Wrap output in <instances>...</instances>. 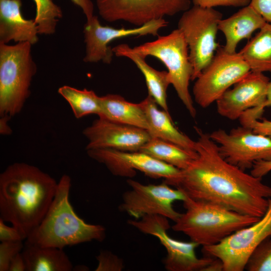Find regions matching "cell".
Masks as SVG:
<instances>
[{"mask_svg": "<svg viewBox=\"0 0 271 271\" xmlns=\"http://www.w3.org/2000/svg\"><path fill=\"white\" fill-rule=\"evenodd\" d=\"M196 157L175 179L165 182L193 200L207 202L237 213L260 218L265 213L271 186L225 160L218 145L195 127Z\"/></svg>", "mask_w": 271, "mask_h": 271, "instance_id": "1", "label": "cell"}, {"mask_svg": "<svg viewBox=\"0 0 271 271\" xmlns=\"http://www.w3.org/2000/svg\"><path fill=\"white\" fill-rule=\"evenodd\" d=\"M57 184L35 166L11 164L0 175V218L17 228L27 239L45 216Z\"/></svg>", "mask_w": 271, "mask_h": 271, "instance_id": "2", "label": "cell"}, {"mask_svg": "<svg viewBox=\"0 0 271 271\" xmlns=\"http://www.w3.org/2000/svg\"><path fill=\"white\" fill-rule=\"evenodd\" d=\"M71 186L70 176L63 175L45 216L26 240L41 246L63 249L104 239L106 230L102 225L87 223L74 211L69 201Z\"/></svg>", "mask_w": 271, "mask_h": 271, "instance_id": "3", "label": "cell"}, {"mask_svg": "<svg viewBox=\"0 0 271 271\" xmlns=\"http://www.w3.org/2000/svg\"><path fill=\"white\" fill-rule=\"evenodd\" d=\"M185 212L172 226L203 247L218 243L260 218L241 214L213 203L189 197L183 202Z\"/></svg>", "mask_w": 271, "mask_h": 271, "instance_id": "4", "label": "cell"}, {"mask_svg": "<svg viewBox=\"0 0 271 271\" xmlns=\"http://www.w3.org/2000/svg\"><path fill=\"white\" fill-rule=\"evenodd\" d=\"M32 45L29 42L0 43V116L12 117L19 113L31 94L37 72Z\"/></svg>", "mask_w": 271, "mask_h": 271, "instance_id": "5", "label": "cell"}, {"mask_svg": "<svg viewBox=\"0 0 271 271\" xmlns=\"http://www.w3.org/2000/svg\"><path fill=\"white\" fill-rule=\"evenodd\" d=\"M132 49L146 58L148 56L157 58L165 65L171 84L190 115L195 118L196 110L189 90L193 69L188 45L182 32L177 28L167 35L158 36L155 41Z\"/></svg>", "mask_w": 271, "mask_h": 271, "instance_id": "6", "label": "cell"}, {"mask_svg": "<svg viewBox=\"0 0 271 271\" xmlns=\"http://www.w3.org/2000/svg\"><path fill=\"white\" fill-rule=\"evenodd\" d=\"M222 16L214 8L194 5L183 12L178 21V29L188 45L193 69L191 80H195L210 63L219 47L216 37Z\"/></svg>", "mask_w": 271, "mask_h": 271, "instance_id": "7", "label": "cell"}, {"mask_svg": "<svg viewBox=\"0 0 271 271\" xmlns=\"http://www.w3.org/2000/svg\"><path fill=\"white\" fill-rule=\"evenodd\" d=\"M250 71L239 52L229 53L219 47L210 63L195 79V101L201 107H207Z\"/></svg>", "mask_w": 271, "mask_h": 271, "instance_id": "8", "label": "cell"}, {"mask_svg": "<svg viewBox=\"0 0 271 271\" xmlns=\"http://www.w3.org/2000/svg\"><path fill=\"white\" fill-rule=\"evenodd\" d=\"M128 223L141 232L159 239L167 252L163 263L168 271H206L215 259L210 256L199 258L195 252L199 245L197 243L184 242L170 236L167 232L170 228L169 219L165 216L147 215L139 219L129 220Z\"/></svg>", "mask_w": 271, "mask_h": 271, "instance_id": "9", "label": "cell"}, {"mask_svg": "<svg viewBox=\"0 0 271 271\" xmlns=\"http://www.w3.org/2000/svg\"><path fill=\"white\" fill-rule=\"evenodd\" d=\"M271 236V197L264 214L254 223L232 233L217 244L203 247L210 256L219 259L223 271H242L254 249Z\"/></svg>", "mask_w": 271, "mask_h": 271, "instance_id": "10", "label": "cell"}, {"mask_svg": "<svg viewBox=\"0 0 271 271\" xmlns=\"http://www.w3.org/2000/svg\"><path fill=\"white\" fill-rule=\"evenodd\" d=\"M127 183L130 189L123 194L119 208L134 219L159 215L175 222L180 216L181 213L174 208L173 203L186 199L187 197L181 190L172 188L165 182L145 185L128 179Z\"/></svg>", "mask_w": 271, "mask_h": 271, "instance_id": "11", "label": "cell"}, {"mask_svg": "<svg viewBox=\"0 0 271 271\" xmlns=\"http://www.w3.org/2000/svg\"><path fill=\"white\" fill-rule=\"evenodd\" d=\"M209 135L218 145L221 156L242 170L251 169L255 162L271 161V138L249 127L241 125L229 133L219 128Z\"/></svg>", "mask_w": 271, "mask_h": 271, "instance_id": "12", "label": "cell"}, {"mask_svg": "<svg viewBox=\"0 0 271 271\" xmlns=\"http://www.w3.org/2000/svg\"><path fill=\"white\" fill-rule=\"evenodd\" d=\"M100 17L108 22L123 21L136 27L172 16L190 8V0H96Z\"/></svg>", "mask_w": 271, "mask_h": 271, "instance_id": "13", "label": "cell"}, {"mask_svg": "<svg viewBox=\"0 0 271 271\" xmlns=\"http://www.w3.org/2000/svg\"><path fill=\"white\" fill-rule=\"evenodd\" d=\"M88 156L103 164L114 175L132 178L136 171L154 179L164 178V182L176 179L181 170L140 151L127 152L111 149L86 150Z\"/></svg>", "mask_w": 271, "mask_h": 271, "instance_id": "14", "label": "cell"}, {"mask_svg": "<svg viewBox=\"0 0 271 271\" xmlns=\"http://www.w3.org/2000/svg\"><path fill=\"white\" fill-rule=\"evenodd\" d=\"M168 22L164 18L153 20L142 26L131 29H116L102 26L98 17L94 15L86 21L84 26L85 53L83 61L86 63L100 61L111 63L114 53L109 44L112 41L123 37L148 35L157 36L159 31L167 26Z\"/></svg>", "mask_w": 271, "mask_h": 271, "instance_id": "15", "label": "cell"}, {"mask_svg": "<svg viewBox=\"0 0 271 271\" xmlns=\"http://www.w3.org/2000/svg\"><path fill=\"white\" fill-rule=\"evenodd\" d=\"M82 132L88 140L86 150L111 149L139 151L151 138L145 129L99 117Z\"/></svg>", "mask_w": 271, "mask_h": 271, "instance_id": "16", "label": "cell"}, {"mask_svg": "<svg viewBox=\"0 0 271 271\" xmlns=\"http://www.w3.org/2000/svg\"><path fill=\"white\" fill-rule=\"evenodd\" d=\"M269 82L263 73L250 71L216 101L218 113L234 120L249 109L258 106L264 109Z\"/></svg>", "mask_w": 271, "mask_h": 271, "instance_id": "17", "label": "cell"}, {"mask_svg": "<svg viewBox=\"0 0 271 271\" xmlns=\"http://www.w3.org/2000/svg\"><path fill=\"white\" fill-rule=\"evenodd\" d=\"M22 0H0V43L38 41L37 26L34 20L25 19L21 11Z\"/></svg>", "mask_w": 271, "mask_h": 271, "instance_id": "18", "label": "cell"}, {"mask_svg": "<svg viewBox=\"0 0 271 271\" xmlns=\"http://www.w3.org/2000/svg\"><path fill=\"white\" fill-rule=\"evenodd\" d=\"M266 23L262 17L249 5L242 7L226 19H222L218 29L225 38L223 49L229 53L236 52L240 41L250 39L252 33L260 29Z\"/></svg>", "mask_w": 271, "mask_h": 271, "instance_id": "19", "label": "cell"}, {"mask_svg": "<svg viewBox=\"0 0 271 271\" xmlns=\"http://www.w3.org/2000/svg\"><path fill=\"white\" fill-rule=\"evenodd\" d=\"M152 138L174 144L192 152H196V141L179 131L174 125L169 113L159 109L155 101L149 95L141 102Z\"/></svg>", "mask_w": 271, "mask_h": 271, "instance_id": "20", "label": "cell"}, {"mask_svg": "<svg viewBox=\"0 0 271 271\" xmlns=\"http://www.w3.org/2000/svg\"><path fill=\"white\" fill-rule=\"evenodd\" d=\"M114 54L131 60L144 76L148 95L153 98L163 110L169 113L167 102V90L171 84L168 72L158 71L150 66L146 57L134 52L126 44H121L112 48Z\"/></svg>", "mask_w": 271, "mask_h": 271, "instance_id": "21", "label": "cell"}, {"mask_svg": "<svg viewBox=\"0 0 271 271\" xmlns=\"http://www.w3.org/2000/svg\"><path fill=\"white\" fill-rule=\"evenodd\" d=\"M22 253L26 271H71L73 269L63 249L41 246L26 240Z\"/></svg>", "mask_w": 271, "mask_h": 271, "instance_id": "22", "label": "cell"}, {"mask_svg": "<svg viewBox=\"0 0 271 271\" xmlns=\"http://www.w3.org/2000/svg\"><path fill=\"white\" fill-rule=\"evenodd\" d=\"M101 112L99 118L129 125L146 130L148 124L141 102L134 103L118 94L100 96Z\"/></svg>", "mask_w": 271, "mask_h": 271, "instance_id": "23", "label": "cell"}, {"mask_svg": "<svg viewBox=\"0 0 271 271\" xmlns=\"http://www.w3.org/2000/svg\"><path fill=\"white\" fill-rule=\"evenodd\" d=\"M238 52L251 71L271 73V23L266 22Z\"/></svg>", "mask_w": 271, "mask_h": 271, "instance_id": "24", "label": "cell"}, {"mask_svg": "<svg viewBox=\"0 0 271 271\" xmlns=\"http://www.w3.org/2000/svg\"><path fill=\"white\" fill-rule=\"evenodd\" d=\"M139 151L180 170L187 168L197 156L196 152H190L172 143L152 137Z\"/></svg>", "mask_w": 271, "mask_h": 271, "instance_id": "25", "label": "cell"}, {"mask_svg": "<svg viewBox=\"0 0 271 271\" xmlns=\"http://www.w3.org/2000/svg\"><path fill=\"white\" fill-rule=\"evenodd\" d=\"M58 92L68 103L76 118H80L91 114L98 116L100 115V96L93 91L64 85L58 89Z\"/></svg>", "mask_w": 271, "mask_h": 271, "instance_id": "26", "label": "cell"}, {"mask_svg": "<svg viewBox=\"0 0 271 271\" xmlns=\"http://www.w3.org/2000/svg\"><path fill=\"white\" fill-rule=\"evenodd\" d=\"M33 1L36 6L34 21L37 24L39 34H54L59 20L63 16L61 8L52 0Z\"/></svg>", "mask_w": 271, "mask_h": 271, "instance_id": "27", "label": "cell"}, {"mask_svg": "<svg viewBox=\"0 0 271 271\" xmlns=\"http://www.w3.org/2000/svg\"><path fill=\"white\" fill-rule=\"evenodd\" d=\"M245 269L248 271H271V236L254 249L246 262Z\"/></svg>", "mask_w": 271, "mask_h": 271, "instance_id": "28", "label": "cell"}, {"mask_svg": "<svg viewBox=\"0 0 271 271\" xmlns=\"http://www.w3.org/2000/svg\"><path fill=\"white\" fill-rule=\"evenodd\" d=\"M24 244L22 241L1 242L0 244V271H8L10 264L19 253L22 252Z\"/></svg>", "mask_w": 271, "mask_h": 271, "instance_id": "29", "label": "cell"}, {"mask_svg": "<svg viewBox=\"0 0 271 271\" xmlns=\"http://www.w3.org/2000/svg\"><path fill=\"white\" fill-rule=\"evenodd\" d=\"M98 264L95 271H120L124 267L122 260L108 250H102L96 256Z\"/></svg>", "mask_w": 271, "mask_h": 271, "instance_id": "30", "label": "cell"}, {"mask_svg": "<svg viewBox=\"0 0 271 271\" xmlns=\"http://www.w3.org/2000/svg\"><path fill=\"white\" fill-rule=\"evenodd\" d=\"M195 6L203 8H213L215 7H244L249 5L250 0H192Z\"/></svg>", "mask_w": 271, "mask_h": 271, "instance_id": "31", "label": "cell"}, {"mask_svg": "<svg viewBox=\"0 0 271 271\" xmlns=\"http://www.w3.org/2000/svg\"><path fill=\"white\" fill-rule=\"evenodd\" d=\"M0 218V241L1 242L18 241L26 239V237L17 228L12 225L9 226Z\"/></svg>", "mask_w": 271, "mask_h": 271, "instance_id": "32", "label": "cell"}, {"mask_svg": "<svg viewBox=\"0 0 271 271\" xmlns=\"http://www.w3.org/2000/svg\"><path fill=\"white\" fill-rule=\"evenodd\" d=\"M250 6L267 23H271V0H250Z\"/></svg>", "mask_w": 271, "mask_h": 271, "instance_id": "33", "label": "cell"}, {"mask_svg": "<svg viewBox=\"0 0 271 271\" xmlns=\"http://www.w3.org/2000/svg\"><path fill=\"white\" fill-rule=\"evenodd\" d=\"M242 126L249 127L256 133L261 134L271 138V121L263 119L259 121L257 119L248 121Z\"/></svg>", "mask_w": 271, "mask_h": 271, "instance_id": "34", "label": "cell"}, {"mask_svg": "<svg viewBox=\"0 0 271 271\" xmlns=\"http://www.w3.org/2000/svg\"><path fill=\"white\" fill-rule=\"evenodd\" d=\"M270 171L271 161H259L254 163L250 174L255 177L262 178Z\"/></svg>", "mask_w": 271, "mask_h": 271, "instance_id": "35", "label": "cell"}, {"mask_svg": "<svg viewBox=\"0 0 271 271\" xmlns=\"http://www.w3.org/2000/svg\"><path fill=\"white\" fill-rule=\"evenodd\" d=\"M75 5L80 7L85 15L86 21L94 16V6L91 0H71Z\"/></svg>", "mask_w": 271, "mask_h": 271, "instance_id": "36", "label": "cell"}, {"mask_svg": "<svg viewBox=\"0 0 271 271\" xmlns=\"http://www.w3.org/2000/svg\"><path fill=\"white\" fill-rule=\"evenodd\" d=\"M8 271H26V265L22 252L19 253L11 261Z\"/></svg>", "mask_w": 271, "mask_h": 271, "instance_id": "37", "label": "cell"}, {"mask_svg": "<svg viewBox=\"0 0 271 271\" xmlns=\"http://www.w3.org/2000/svg\"><path fill=\"white\" fill-rule=\"evenodd\" d=\"M11 117L9 115H5L1 116L0 118V133L4 136L10 135L12 132L11 128L8 124V121Z\"/></svg>", "mask_w": 271, "mask_h": 271, "instance_id": "38", "label": "cell"}, {"mask_svg": "<svg viewBox=\"0 0 271 271\" xmlns=\"http://www.w3.org/2000/svg\"><path fill=\"white\" fill-rule=\"evenodd\" d=\"M264 108L268 106H271V82H269L268 89L266 99L263 105Z\"/></svg>", "mask_w": 271, "mask_h": 271, "instance_id": "39", "label": "cell"}]
</instances>
